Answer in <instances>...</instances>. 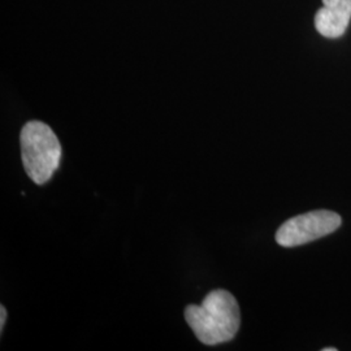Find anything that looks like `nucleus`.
<instances>
[{
  "label": "nucleus",
  "mask_w": 351,
  "mask_h": 351,
  "mask_svg": "<svg viewBox=\"0 0 351 351\" xmlns=\"http://www.w3.org/2000/svg\"><path fill=\"white\" fill-rule=\"evenodd\" d=\"M185 320L203 345L215 346L236 337L241 324L237 300L229 291H210L202 304H189Z\"/></svg>",
  "instance_id": "1"
},
{
  "label": "nucleus",
  "mask_w": 351,
  "mask_h": 351,
  "mask_svg": "<svg viewBox=\"0 0 351 351\" xmlns=\"http://www.w3.org/2000/svg\"><path fill=\"white\" fill-rule=\"evenodd\" d=\"M350 19L351 0H323L315 16V27L323 37L339 38L345 34Z\"/></svg>",
  "instance_id": "4"
},
{
  "label": "nucleus",
  "mask_w": 351,
  "mask_h": 351,
  "mask_svg": "<svg viewBox=\"0 0 351 351\" xmlns=\"http://www.w3.org/2000/svg\"><path fill=\"white\" fill-rule=\"evenodd\" d=\"M20 145L26 175L37 185L49 182L62 159V145L53 130L42 121H29L21 130Z\"/></svg>",
  "instance_id": "2"
},
{
  "label": "nucleus",
  "mask_w": 351,
  "mask_h": 351,
  "mask_svg": "<svg viewBox=\"0 0 351 351\" xmlns=\"http://www.w3.org/2000/svg\"><path fill=\"white\" fill-rule=\"evenodd\" d=\"M339 213L319 210L287 220L276 232V242L282 247H295L326 237L341 226Z\"/></svg>",
  "instance_id": "3"
},
{
  "label": "nucleus",
  "mask_w": 351,
  "mask_h": 351,
  "mask_svg": "<svg viewBox=\"0 0 351 351\" xmlns=\"http://www.w3.org/2000/svg\"><path fill=\"white\" fill-rule=\"evenodd\" d=\"M5 320H7V310H5L4 306H0V330H1V332H3V329H4Z\"/></svg>",
  "instance_id": "5"
},
{
  "label": "nucleus",
  "mask_w": 351,
  "mask_h": 351,
  "mask_svg": "<svg viewBox=\"0 0 351 351\" xmlns=\"http://www.w3.org/2000/svg\"><path fill=\"white\" fill-rule=\"evenodd\" d=\"M323 351H337V349L336 348H324Z\"/></svg>",
  "instance_id": "6"
}]
</instances>
